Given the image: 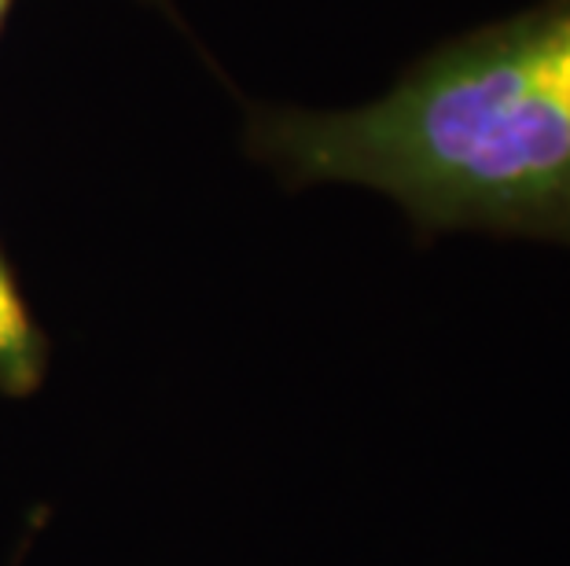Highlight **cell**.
I'll list each match as a JSON object with an SVG mask.
<instances>
[{"instance_id":"6da1fadb","label":"cell","mask_w":570,"mask_h":566,"mask_svg":"<svg viewBox=\"0 0 570 566\" xmlns=\"http://www.w3.org/2000/svg\"><path fill=\"white\" fill-rule=\"evenodd\" d=\"M247 151L287 188L380 191L423 236L570 247V0L456 33L375 100L250 107Z\"/></svg>"},{"instance_id":"7a4b0ae2","label":"cell","mask_w":570,"mask_h":566,"mask_svg":"<svg viewBox=\"0 0 570 566\" xmlns=\"http://www.w3.org/2000/svg\"><path fill=\"white\" fill-rule=\"evenodd\" d=\"M48 342L0 250V394L30 397L45 383Z\"/></svg>"},{"instance_id":"3957f363","label":"cell","mask_w":570,"mask_h":566,"mask_svg":"<svg viewBox=\"0 0 570 566\" xmlns=\"http://www.w3.org/2000/svg\"><path fill=\"white\" fill-rule=\"evenodd\" d=\"M8 8H11V0H0V27H4V16H8Z\"/></svg>"}]
</instances>
